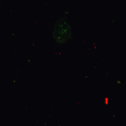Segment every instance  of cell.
<instances>
[{"label": "cell", "instance_id": "1", "mask_svg": "<svg viewBox=\"0 0 126 126\" xmlns=\"http://www.w3.org/2000/svg\"><path fill=\"white\" fill-rule=\"evenodd\" d=\"M53 35L54 39L57 43L63 44L72 38L71 26L65 19L59 20L55 25Z\"/></svg>", "mask_w": 126, "mask_h": 126}]
</instances>
